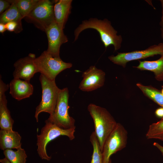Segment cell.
<instances>
[{"instance_id":"cell-1","label":"cell","mask_w":163,"mask_h":163,"mask_svg":"<svg viewBox=\"0 0 163 163\" xmlns=\"http://www.w3.org/2000/svg\"><path fill=\"white\" fill-rule=\"evenodd\" d=\"M93 29L99 33L101 40L106 48L113 45L117 51L121 47L123 39L121 36L117 35V32L112 26L107 19H98L91 18L82 21L74 31V41L77 40L80 33L85 29Z\"/></svg>"},{"instance_id":"cell-5","label":"cell","mask_w":163,"mask_h":163,"mask_svg":"<svg viewBox=\"0 0 163 163\" xmlns=\"http://www.w3.org/2000/svg\"><path fill=\"white\" fill-rule=\"evenodd\" d=\"M54 1L39 0L29 14L24 18L33 24L37 28L45 31L55 20L54 13Z\"/></svg>"},{"instance_id":"cell-10","label":"cell","mask_w":163,"mask_h":163,"mask_svg":"<svg viewBox=\"0 0 163 163\" xmlns=\"http://www.w3.org/2000/svg\"><path fill=\"white\" fill-rule=\"evenodd\" d=\"M63 29L54 20L45 31L48 41V47L46 51L55 57H60V46L68 41V39L65 34Z\"/></svg>"},{"instance_id":"cell-32","label":"cell","mask_w":163,"mask_h":163,"mask_svg":"<svg viewBox=\"0 0 163 163\" xmlns=\"http://www.w3.org/2000/svg\"><path fill=\"white\" fill-rule=\"evenodd\" d=\"M161 92L163 95V85L162 86V89Z\"/></svg>"},{"instance_id":"cell-11","label":"cell","mask_w":163,"mask_h":163,"mask_svg":"<svg viewBox=\"0 0 163 163\" xmlns=\"http://www.w3.org/2000/svg\"><path fill=\"white\" fill-rule=\"evenodd\" d=\"M105 74L102 70L95 66H91L84 72L79 88L84 91H91L103 86L104 85Z\"/></svg>"},{"instance_id":"cell-7","label":"cell","mask_w":163,"mask_h":163,"mask_svg":"<svg viewBox=\"0 0 163 163\" xmlns=\"http://www.w3.org/2000/svg\"><path fill=\"white\" fill-rule=\"evenodd\" d=\"M69 91L67 88L60 89L55 110L47 119L58 126L64 129L75 127V120L69 114Z\"/></svg>"},{"instance_id":"cell-29","label":"cell","mask_w":163,"mask_h":163,"mask_svg":"<svg viewBox=\"0 0 163 163\" xmlns=\"http://www.w3.org/2000/svg\"><path fill=\"white\" fill-rule=\"evenodd\" d=\"M160 1L161 3L162 7L161 16V22H163V0H161Z\"/></svg>"},{"instance_id":"cell-18","label":"cell","mask_w":163,"mask_h":163,"mask_svg":"<svg viewBox=\"0 0 163 163\" xmlns=\"http://www.w3.org/2000/svg\"><path fill=\"white\" fill-rule=\"evenodd\" d=\"M11 3V6L1 14L0 23L6 24L11 21L21 22L23 18L16 5L11 0H9Z\"/></svg>"},{"instance_id":"cell-15","label":"cell","mask_w":163,"mask_h":163,"mask_svg":"<svg viewBox=\"0 0 163 163\" xmlns=\"http://www.w3.org/2000/svg\"><path fill=\"white\" fill-rule=\"evenodd\" d=\"M21 137L19 133L13 130H0V148L3 151L7 149L21 148Z\"/></svg>"},{"instance_id":"cell-30","label":"cell","mask_w":163,"mask_h":163,"mask_svg":"<svg viewBox=\"0 0 163 163\" xmlns=\"http://www.w3.org/2000/svg\"><path fill=\"white\" fill-rule=\"evenodd\" d=\"M161 26V36L162 39L163 40V22L160 23Z\"/></svg>"},{"instance_id":"cell-14","label":"cell","mask_w":163,"mask_h":163,"mask_svg":"<svg viewBox=\"0 0 163 163\" xmlns=\"http://www.w3.org/2000/svg\"><path fill=\"white\" fill-rule=\"evenodd\" d=\"M72 0H55L54 13L55 20L62 29L71 13Z\"/></svg>"},{"instance_id":"cell-23","label":"cell","mask_w":163,"mask_h":163,"mask_svg":"<svg viewBox=\"0 0 163 163\" xmlns=\"http://www.w3.org/2000/svg\"><path fill=\"white\" fill-rule=\"evenodd\" d=\"M90 140L93 147L91 163H103L102 152L94 131L91 134Z\"/></svg>"},{"instance_id":"cell-3","label":"cell","mask_w":163,"mask_h":163,"mask_svg":"<svg viewBox=\"0 0 163 163\" xmlns=\"http://www.w3.org/2000/svg\"><path fill=\"white\" fill-rule=\"evenodd\" d=\"M45 124L41 129L40 133L37 135V149L39 157L42 159L50 161L51 157L48 156L46 151V147L51 141L61 136L68 137L70 140L74 139L75 127L68 129L61 128L47 120Z\"/></svg>"},{"instance_id":"cell-27","label":"cell","mask_w":163,"mask_h":163,"mask_svg":"<svg viewBox=\"0 0 163 163\" xmlns=\"http://www.w3.org/2000/svg\"><path fill=\"white\" fill-rule=\"evenodd\" d=\"M153 145L160 151L163 155V146L157 142H154L153 144Z\"/></svg>"},{"instance_id":"cell-17","label":"cell","mask_w":163,"mask_h":163,"mask_svg":"<svg viewBox=\"0 0 163 163\" xmlns=\"http://www.w3.org/2000/svg\"><path fill=\"white\" fill-rule=\"evenodd\" d=\"M7 103L5 94L0 95V127L1 129L13 130L14 121L7 107Z\"/></svg>"},{"instance_id":"cell-9","label":"cell","mask_w":163,"mask_h":163,"mask_svg":"<svg viewBox=\"0 0 163 163\" xmlns=\"http://www.w3.org/2000/svg\"><path fill=\"white\" fill-rule=\"evenodd\" d=\"M158 55H163V42L152 45L144 50L119 53L116 56L112 55L108 58L113 63L125 67L127 63L129 62Z\"/></svg>"},{"instance_id":"cell-16","label":"cell","mask_w":163,"mask_h":163,"mask_svg":"<svg viewBox=\"0 0 163 163\" xmlns=\"http://www.w3.org/2000/svg\"><path fill=\"white\" fill-rule=\"evenodd\" d=\"M161 56L155 60L139 61V65L134 67L140 70L152 72L156 80L163 81V55Z\"/></svg>"},{"instance_id":"cell-33","label":"cell","mask_w":163,"mask_h":163,"mask_svg":"<svg viewBox=\"0 0 163 163\" xmlns=\"http://www.w3.org/2000/svg\"><path fill=\"white\" fill-rule=\"evenodd\" d=\"M109 163H112L111 159L110 160Z\"/></svg>"},{"instance_id":"cell-13","label":"cell","mask_w":163,"mask_h":163,"mask_svg":"<svg viewBox=\"0 0 163 163\" xmlns=\"http://www.w3.org/2000/svg\"><path fill=\"white\" fill-rule=\"evenodd\" d=\"M9 85L10 94L18 101L28 98L33 94V86L30 82L13 78Z\"/></svg>"},{"instance_id":"cell-21","label":"cell","mask_w":163,"mask_h":163,"mask_svg":"<svg viewBox=\"0 0 163 163\" xmlns=\"http://www.w3.org/2000/svg\"><path fill=\"white\" fill-rule=\"evenodd\" d=\"M17 6L24 18L27 16L39 2V0H11Z\"/></svg>"},{"instance_id":"cell-31","label":"cell","mask_w":163,"mask_h":163,"mask_svg":"<svg viewBox=\"0 0 163 163\" xmlns=\"http://www.w3.org/2000/svg\"><path fill=\"white\" fill-rule=\"evenodd\" d=\"M0 162L1 163H11L5 158L1 159L0 160Z\"/></svg>"},{"instance_id":"cell-8","label":"cell","mask_w":163,"mask_h":163,"mask_svg":"<svg viewBox=\"0 0 163 163\" xmlns=\"http://www.w3.org/2000/svg\"><path fill=\"white\" fill-rule=\"evenodd\" d=\"M128 133L120 123L117 124L106 139L103 150V163H109L113 154L125 148L127 143Z\"/></svg>"},{"instance_id":"cell-20","label":"cell","mask_w":163,"mask_h":163,"mask_svg":"<svg viewBox=\"0 0 163 163\" xmlns=\"http://www.w3.org/2000/svg\"><path fill=\"white\" fill-rule=\"evenodd\" d=\"M6 158L11 163H26L27 157L24 150L21 148L14 151L11 149L3 151Z\"/></svg>"},{"instance_id":"cell-28","label":"cell","mask_w":163,"mask_h":163,"mask_svg":"<svg viewBox=\"0 0 163 163\" xmlns=\"http://www.w3.org/2000/svg\"><path fill=\"white\" fill-rule=\"evenodd\" d=\"M6 30L5 24L2 23H0V33L3 34Z\"/></svg>"},{"instance_id":"cell-19","label":"cell","mask_w":163,"mask_h":163,"mask_svg":"<svg viewBox=\"0 0 163 163\" xmlns=\"http://www.w3.org/2000/svg\"><path fill=\"white\" fill-rule=\"evenodd\" d=\"M136 85L145 95L163 107V95L161 91L152 86L140 83H137Z\"/></svg>"},{"instance_id":"cell-24","label":"cell","mask_w":163,"mask_h":163,"mask_svg":"<svg viewBox=\"0 0 163 163\" xmlns=\"http://www.w3.org/2000/svg\"><path fill=\"white\" fill-rule=\"evenodd\" d=\"M7 30L10 32L19 33L23 30L21 22L11 21L5 24Z\"/></svg>"},{"instance_id":"cell-2","label":"cell","mask_w":163,"mask_h":163,"mask_svg":"<svg viewBox=\"0 0 163 163\" xmlns=\"http://www.w3.org/2000/svg\"><path fill=\"white\" fill-rule=\"evenodd\" d=\"M88 109L93 119L94 131L102 151L106 139L118 123L108 111L104 107L91 103L88 105Z\"/></svg>"},{"instance_id":"cell-6","label":"cell","mask_w":163,"mask_h":163,"mask_svg":"<svg viewBox=\"0 0 163 163\" xmlns=\"http://www.w3.org/2000/svg\"><path fill=\"white\" fill-rule=\"evenodd\" d=\"M35 62L38 72L51 80H55L60 72L72 66L71 63L63 61L60 57L53 56L46 50L36 58Z\"/></svg>"},{"instance_id":"cell-26","label":"cell","mask_w":163,"mask_h":163,"mask_svg":"<svg viewBox=\"0 0 163 163\" xmlns=\"http://www.w3.org/2000/svg\"><path fill=\"white\" fill-rule=\"evenodd\" d=\"M155 114L157 117L163 118V107H161L157 109L155 111Z\"/></svg>"},{"instance_id":"cell-4","label":"cell","mask_w":163,"mask_h":163,"mask_svg":"<svg viewBox=\"0 0 163 163\" xmlns=\"http://www.w3.org/2000/svg\"><path fill=\"white\" fill-rule=\"evenodd\" d=\"M42 94L41 100L36 107L35 117L38 121V115L42 112H45L51 115L54 112L56 106L60 89L56 85L55 80H50L42 74L39 77Z\"/></svg>"},{"instance_id":"cell-25","label":"cell","mask_w":163,"mask_h":163,"mask_svg":"<svg viewBox=\"0 0 163 163\" xmlns=\"http://www.w3.org/2000/svg\"><path fill=\"white\" fill-rule=\"evenodd\" d=\"M11 3L9 0H0V13L2 14L11 6Z\"/></svg>"},{"instance_id":"cell-22","label":"cell","mask_w":163,"mask_h":163,"mask_svg":"<svg viewBox=\"0 0 163 163\" xmlns=\"http://www.w3.org/2000/svg\"><path fill=\"white\" fill-rule=\"evenodd\" d=\"M145 136L148 139L163 140V118L150 125Z\"/></svg>"},{"instance_id":"cell-12","label":"cell","mask_w":163,"mask_h":163,"mask_svg":"<svg viewBox=\"0 0 163 163\" xmlns=\"http://www.w3.org/2000/svg\"><path fill=\"white\" fill-rule=\"evenodd\" d=\"M36 58L34 54L30 53L27 56L17 60L14 64V78L30 82L34 75L38 72L35 62Z\"/></svg>"}]
</instances>
